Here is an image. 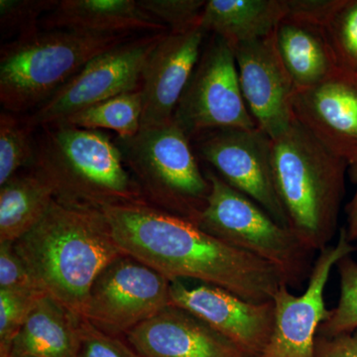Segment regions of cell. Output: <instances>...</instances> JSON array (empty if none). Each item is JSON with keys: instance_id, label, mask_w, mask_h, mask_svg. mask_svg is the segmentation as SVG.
Returning a JSON list of instances; mask_svg holds the SVG:
<instances>
[{"instance_id": "cell-1", "label": "cell", "mask_w": 357, "mask_h": 357, "mask_svg": "<svg viewBox=\"0 0 357 357\" xmlns=\"http://www.w3.org/2000/svg\"><path fill=\"white\" fill-rule=\"evenodd\" d=\"M102 211L122 252L170 281L202 282L258 304L272 302L279 289L288 285L272 263L223 243L185 218L149 204Z\"/></svg>"}, {"instance_id": "cell-2", "label": "cell", "mask_w": 357, "mask_h": 357, "mask_svg": "<svg viewBox=\"0 0 357 357\" xmlns=\"http://www.w3.org/2000/svg\"><path fill=\"white\" fill-rule=\"evenodd\" d=\"M14 246L40 287L82 319L98 275L126 255L102 210L57 199Z\"/></svg>"}, {"instance_id": "cell-3", "label": "cell", "mask_w": 357, "mask_h": 357, "mask_svg": "<svg viewBox=\"0 0 357 357\" xmlns=\"http://www.w3.org/2000/svg\"><path fill=\"white\" fill-rule=\"evenodd\" d=\"M30 168L50 185L60 203L98 210L148 204L121 150L105 131L64 124L44 126L36 135Z\"/></svg>"}, {"instance_id": "cell-4", "label": "cell", "mask_w": 357, "mask_h": 357, "mask_svg": "<svg viewBox=\"0 0 357 357\" xmlns=\"http://www.w3.org/2000/svg\"><path fill=\"white\" fill-rule=\"evenodd\" d=\"M272 165L288 229L312 250L330 245L337 231L349 164L295 119L272 139Z\"/></svg>"}, {"instance_id": "cell-5", "label": "cell", "mask_w": 357, "mask_h": 357, "mask_svg": "<svg viewBox=\"0 0 357 357\" xmlns=\"http://www.w3.org/2000/svg\"><path fill=\"white\" fill-rule=\"evenodd\" d=\"M129 39L130 35L40 29L2 45V107L13 114L32 112L93 59Z\"/></svg>"}, {"instance_id": "cell-6", "label": "cell", "mask_w": 357, "mask_h": 357, "mask_svg": "<svg viewBox=\"0 0 357 357\" xmlns=\"http://www.w3.org/2000/svg\"><path fill=\"white\" fill-rule=\"evenodd\" d=\"M114 141L147 204L197 225L211 184L199 168L192 140L174 119Z\"/></svg>"}, {"instance_id": "cell-7", "label": "cell", "mask_w": 357, "mask_h": 357, "mask_svg": "<svg viewBox=\"0 0 357 357\" xmlns=\"http://www.w3.org/2000/svg\"><path fill=\"white\" fill-rule=\"evenodd\" d=\"M210 197L197 225L223 243L272 263L288 285L301 288L310 279L316 251L305 245L288 227L279 225L259 204L206 170Z\"/></svg>"}, {"instance_id": "cell-8", "label": "cell", "mask_w": 357, "mask_h": 357, "mask_svg": "<svg viewBox=\"0 0 357 357\" xmlns=\"http://www.w3.org/2000/svg\"><path fill=\"white\" fill-rule=\"evenodd\" d=\"M166 32L131 38L84 66L38 109L22 117L30 128L53 126L79 110L141 88L143 70Z\"/></svg>"}, {"instance_id": "cell-9", "label": "cell", "mask_w": 357, "mask_h": 357, "mask_svg": "<svg viewBox=\"0 0 357 357\" xmlns=\"http://www.w3.org/2000/svg\"><path fill=\"white\" fill-rule=\"evenodd\" d=\"M191 140L225 128H257L244 100L234 50L213 35L178 100L173 117Z\"/></svg>"}, {"instance_id": "cell-10", "label": "cell", "mask_w": 357, "mask_h": 357, "mask_svg": "<svg viewBox=\"0 0 357 357\" xmlns=\"http://www.w3.org/2000/svg\"><path fill=\"white\" fill-rule=\"evenodd\" d=\"M171 281L128 255L110 263L89 291L84 318L103 333L126 337L172 305Z\"/></svg>"}, {"instance_id": "cell-11", "label": "cell", "mask_w": 357, "mask_h": 357, "mask_svg": "<svg viewBox=\"0 0 357 357\" xmlns=\"http://www.w3.org/2000/svg\"><path fill=\"white\" fill-rule=\"evenodd\" d=\"M197 154L218 177L288 227L287 217L275 185L272 139L260 128H225L202 134Z\"/></svg>"}, {"instance_id": "cell-12", "label": "cell", "mask_w": 357, "mask_h": 357, "mask_svg": "<svg viewBox=\"0 0 357 357\" xmlns=\"http://www.w3.org/2000/svg\"><path fill=\"white\" fill-rule=\"evenodd\" d=\"M356 250L342 227L337 244L319 251L303 295H293L289 292L288 285L279 289L273 300V333L258 357H314V342L319 326L330 316L324 294L331 271L342 257Z\"/></svg>"}, {"instance_id": "cell-13", "label": "cell", "mask_w": 357, "mask_h": 357, "mask_svg": "<svg viewBox=\"0 0 357 357\" xmlns=\"http://www.w3.org/2000/svg\"><path fill=\"white\" fill-rule=\"evenodd\" d=\"M197 282V281H196ZM171 303L203 319L248 357H258L271 338L274 302L252 303L217 286L172 280Z\"/></svg>"}, {"instance_id": "cell-14", "label": "cell", "mask_w": 357, "mask_h": 357, "mask_svg": "<svg viewBox=\"0 0 357 357\" xmlns=\"http://www.w3.org/2000/svg\"><path fill=\"white\" fill-rule=\"evenodd\" d=\"M236 57L244 100L258 128L271 139L295 121L292 98L296 89L284 67L272 36L237 45Z\"/></svg>"}, {"instance_id": "cell-15", "label": "cell", "mask_w": 357, "mask_h": 357, "mask_svg": "<svg viewBox=\"0 0 357 357\" xmlns=\"http://www.w3.org/2000/svg\"><path fill=\"white\" fill-rule=\"evenodd\" d=\"M294 117L335 156L357 164V73L340 68L318 86L296 91Z\"/></svg>"}, {"instance_id": "cell-16", "label": "cell", "mask_w": 357, "mask_h": 357, "mask_svg": "<svg viewBox=\"0 0 357 357\" xmlns=\"http://www.w3.org/2000/svg\"><path fill=\"white\" fill-rule=\"evenodd\" d=\"M206 34L201 26L168 31L152 52L141 82V128L173 121L178 100L201 57Z\"/></svg>"}, {"instance_id": "cell-17", "label": "cell", "mask_w": 357, "mask_h": 357, "mask_svg": "<svg viewBox=\"0 0 357 357\" xmlns=\"http://www.w3.org/2000/svg\"><path fill=\"white\" fill-rule=\"evenodd\" d=\"M124 338L143 357H248L203 319L174 305Z\"/></svg>"}, {"instance_id": "cell-18", "label": "cell", "mask_w": 357, "mask_h": 357, "mask_svg": "<svg viewBox=\"0 0 357 357\" xmlns=\"http://www.w3.org/2000/svg\"><path fill=\"white\" fill-rule=\"evenodd\" d=\"M272 38L296 91L318 86L342 68L325 28L317 21L286 11Z\"/></svg>"}, {"instance_id": "cell-19", "label": "cell", "mask_w": 357, "mask_h": 357, "mask_svg": "<svg viewBox=\"0 0 357 357\" xmlns=\"http://www.w3.org/2000/svg\"><path fill=\"white\" fill-rule=\"evenodd\" d=\"M39 27L103 35L169 31L134 0H60L42 17Z\"/></svg>"}, {"instance_id": "cell-20", "label": "cell", "mask_w": 357, "mask_h": 357, "mask_svg": "<svg viewBox=\"0 0 357 357\" xmlns=\"http://www.w3.org/2000/svg\"><path fill=\"white\" fill-rule=\"evenodd\" d=\"M82 319L46 294L14 338L9 357H79Z\"/></svg>"}, {"instance_id": "cell-21", "label": "cell", "mask_w": 357, "mask_h": 357, "mask_svg": "<svg viewBox=\"0 0 357 357\" xmlns=\"http://www.w3.org/2000/svg\"><path fill=\"white\" fill-rule=\"evenodd\" d=\"M285 15V0H208L199 26L234 48L272 36Z\"/></svg>"}, {"instance_id": "cell-22", "label": "cell", "mask_w": 357, "mask_h": 357, "mask_svg": "<svg viewBox=\"0 0 357 357\" xmlns=\"http://www.w3.org/2000/svg\"><path fill=\"white\" fill-rule=\"evenodd\" d=\"M50 185L32 168L0 185V243H16L31 231L53 204Z\"/></svg>"}, {"instance_id": "cell-23", "label": "cell", "mask_w": 357, "mask_h": 357, "mask_svg": "<svg viewBox=\"0 0 357 357\" xmlns=\"http://www.w3.org/2000/svg\"><path fill=\"white\" fill-rule=\"evenodd\" d=\"M142 112V93L138 89L79 110L57 124L89 130H110L116 133L117 137H132L139 132Z\"/></svg>"}, {"instance_id": "cell-24", "label": "cell", "mask_w": 357, "mask_h": 357, "mask_svg": "<svg viewBox=\"0 0 357 357\" xmlns=\"http://www.w3.org/2000/svg\"><path fill=\"white\" fill-rule=\"evenodd\" d=\"M22 117L0 114V185L22 169L30 168L36 154V136Z\"/></svg>"}, {"instance_id": "cell-25", "label": "cell", "mask_w": 357, "mask_h": 357, "mask_svg": "<svg viewBox=\"0 0 357 357\" xmlns=\"http://www.w3.org/2000/svg\"><path fill=\"white\" fill-rule=\"evenodd\" d=\"M321 23L338 64L357 73V0H328Z\"/></svg>"}, {"instance_id": "cell-26", "label": "cell", "mask_w": 357, "mask_h": 357, "mask_svg": "<svg viewBox=\"0 0 357 357\" xmlns=\"http://www.w3.org/2000/svg\"><path fill=\"white\" fill-rule=\"evenodd\" d=\"M337 267L340 277V301L319 326L317 335L319 337H335L357 330V262L351 255H347L337 263Z\"/></svg>"}, {"instance_id": "cell-27", "label": "cell", "mask_w": 357, "mask_h": 357, "mask_svg": "<svg viewBox=\"0 0 357 357\" xmlns=\"http://www.w3.org/2000/svg\"><path fill=\"white\" fill-rule=\"evenodd\" d=\"M46 294L42 290L0 289V357H9L14 338Z\"/></svg>"}, {"instance_id": "cell-28", "label": "cell", "mask_w": 357, "mask_h": 357, "mask_svg": "<svg viewBox=\"0 0 357 357\" xmlns=\"http://www.w3.org/2000/svg\"><path fill=\"white\" fill-rule=\"evenodd\" d=\"M58 3L59 0H0L2 40H15L38 31L40 20Z\"/></svg>"}, {"instance_id": "cell-29", "label": "cell", "mask_w": 357, "mask_h": 357, "mask_svg": "<svg viewBox=\"0 0 357 357\" xmlns=\"http://www.w3.org/2000/svg\"><path fill=\"white\" fill-rule=\"evenodd\" d=\"M138 6L168 28L184 31L199 26L206 0H138Z\"/></svg>"}, {"instance_id": "cell-30", "label": "cell", "mask_w": 357, "mask_h": 357, "mask_svg": "<svg viewBox=\"0 0 357 357\" xmlns=\"http://www.w3.org/2000/svg\"><path fill=\"white\" fill-rule=\"evenodd\" d=\"M81 328L79 357H143L126 340L103 333L86 319H82Z\"/></svg>"}, {"instance_id": "cell-31", "label": "cell", "mask_w": 357, "mask_h": 357, "mask_svg": "<svg viewBox=\"0 0 357 357\" xmlns=\"http://www.w3.org/2000/svg\"><path fill=\"white\" fill-rule=\"evenodd\" d=\"M0 289L42 290L13 243H0Z\"/></svg>"}, {"instance_id": "cell-32", "label": "cell", "mask_w": 357, "mask_h": 357, "mask_svg": "<svg viewBox=\"0 0 357 357\" xmlns=\"http://www.w3.org/2000/svg\"><path fill=\"white\" fill-rule=\"evenodd\" d=\"M314 357H357V330L335 337L317 335Z\"/></svg>"}, {"instance_id": "cell-33", "label": "cell", "mask_w": 357, "mask_h": 357, "mask_svg": "<svg viewBox=\"0 0 357 357\" xmlns=\"http://www.w3.org/2000/svg\"><path fill=\"white\" fill-rule=\"evenodd\" d=\"M351 167V177L356 184V191L354 198L347 204L345 211L347 215V225L344 227L349 243L357 241V164Z\"/></svg>"}]
</instances>
